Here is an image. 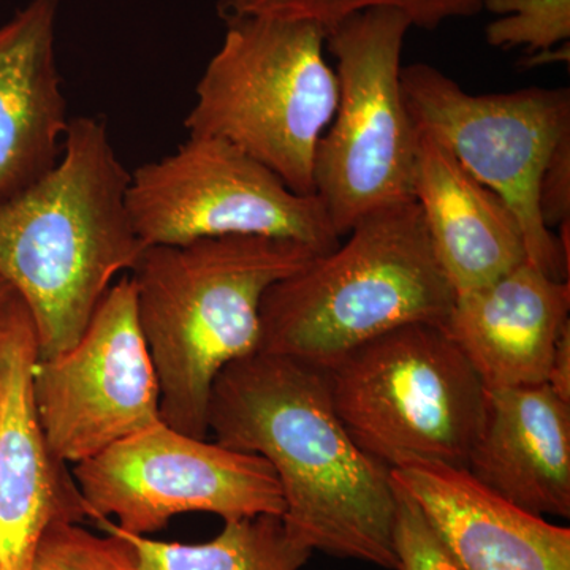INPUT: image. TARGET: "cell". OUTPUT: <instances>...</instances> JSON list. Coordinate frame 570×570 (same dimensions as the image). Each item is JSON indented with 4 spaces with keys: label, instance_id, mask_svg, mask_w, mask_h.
Listing matches in <instances>:
<instances>
[{
    "label": "cell",
    "instance_id": "obj_1",
    "mask_svg": "<svg viewBox=\"0 0 570 570\" xmlns=\"http://www.w3.org/2000/svg\"><path fill=\"white\" fill-rule=\"evenodd\" d=\"M268 461L288 530L314 551L397 570L390 469L356 445L325 373L291 356L255 352L214 381L208 433Z\"/></svg>",
    "mask_w": 570,
    "mask_h": 570
},
{
    "label": "cell",
    "instance_id": "obj_2",
    "mask_svg": "<svg viewBox=\"0 0 570 570\" xmlns=\"http://www.w3.org/2000/svg\"><path fill=\"white\" fill-rule=\"evenodd\" d=\"M130 178L107 124L81 116L55 168L0 204V279L31 313L39 360L80 340L146 249L127 208Z\"/></svg>",
    "mask_w": 570,
    "mask_h": 570
},
{
    "label": "cell",
    "instance_id": "obj_3",
    "mask_svg": "<svg viewBox=\"0 0 570 570\" xmlns=\"http://www.w3.org/2000/svg\"><path fill=\"white\" fill-rule=\"evenodd\" d=\"M316 255L299 243L266 236H219L142 250L130 277L159 379L164 423L206 439L214 381L261 347L266 292Z\"/></svg>",
    "mask_w": 570,
    "mask_h": 570
},
{
    "label": "cell",
    "instance_id": "obj_4",
    "mask_svg": "<svg viewBox=\"0 0 570 570\" xmlns=\"http://www.w3.org/2000/svg\"><path fill=\"white\" fill-rule=\"evenodd\" d=\"M346 236L266 292L258 351L324 370L397 326L445 325L456 292L414 198L367 213Z\"/></svg>",
    "mask_w": 570,
    "mask_h": 570
},
{
    "label": "cell",
    "instance_id": "obj_5",
    "mask_svg": "<svg viewBox=\"0 0 570 570\" xmlns=\"http://www.w3.org/2000/svg\"><path fill=\"white\" fill-rule=\"evenodd\" d=\"M219 51L195 88L184 119L189 137L227 141L279 176L288 189L316 195L318 141L337 107V77L316 22L227 18Z\"/></svg>",
    "mask_w": 570,
    "mask_h": 570
},
{
    "label": "cell",
    "instance_id": "obj_6",
    "mask_svg": "<svg viewBox=\"0 0 570 570\" xmlns=\"http://www.w3.org/2000/svg\"><path fill=\"white\" fill-rule=\"evenodd\" d=\"M322 371L341 422L371 459L468 468L485 387L442 326H397Z\"/></svg>",
    "mask_w": 570,
    "mask_h": 570
},
{
    "label": "cell",
    "instance_id": "obj_7",
    "mask_svg": "<svg viewBox=\"0 0 570 570\" xmlns=\"http://www.w3.org/2000/svg\"><path fill=\"white\" fill-rule=\"evenodd\" d=\"M411 28L401 11L371 9L326 32L340 94L318 141L314 187L341 238L367 213L414 198L419 129L401 82Z\"/></svg>",
    "mask_w": 570,
    "mask_h": 570
},
{
    "label": "cell",
    "instance_id": "obj_8",
    "mask_svg": "<svg viewBox=\"0 0 570 570\" xmlns=\"http://www.w3.org/2000/svg\"><path fill=\"white\" fill-rule=\"evenodd\" d=\"M401 82L417 129L441 142L515 214L528 262L553 279L569 281V258L539 212L540 176L570 135L569 89L534 86L472 96L425 62L403 67Z\"/></svg>",
    "mask_w": 570,
    "mask_h": 570
},
{
    "label": "cell",
    "instance_id": "obj_9",
    "mask_svg": "<svg viewBox=\"0 0 570 570\" xmlns=\"http://www.w3.org/2000/svg\"><path fill=\"white\" fill-rule=\"evenodd\" d=\"M127 208L145 247L219 236L288 239L322 255L341 243L317 195H299L265 165L216 138L189 137L141 165Z\"/></svg>",
    "mask_w": 570,
    "mask_h": 570
},
{
    "label": "cell",
    "instance_id": "obj_10",
    "mask_svg": "<svg viewBox=\"0 0 570 570\" xmlns=\"http://www.w3.org/2000/svg\"><path fill=\"white\" fill-rule=\"evenodd\" d=\"M89 520L116 519L135 535L163 531L181 513L224 521L284 515L279 480L268 461L167 423L138 431L71 468Z\"/></svg>",
    "mask_w": 570,
    "mask_h": 570
},
{
    "label": "cell",
    "instance_id": "obj_11",
    "mask_svg": "<svg viewBox=\"0 0 570 570\" xmlns=\"http://www.w3.org/2000/svg\"><path fill=\"white\" fill-rule=\"evenodd\" d=\"M32 395L52 455L73 466L163 420L132 277L111 285L73 346L37 360Z\"/></svg>",
    "mask_w": 570,
    "mask_h": 570
},
{
    "label": "cell",
    "instance_id": "obj_12",
    "mask_svg": "<svg viewBox=\"0 0 570 570\" xmlns=\"http://www.w3.org/2000/svg\"><path fill=\"white\" fill-rule=\"evenodd\" d=\"M37 360L36 325L13 294L0 313V570H32L52 523L89 520L69 464L52 455L37 417Z\"/></svg>",
    "mask_w": 570,
    "mask_h": 570
},
{
    "label": "cell",
    "instance_id": "obj_13",
    "mask_svg": "<svg viewBox=\"0 0 570 570\" xmlns=\"http://www.w3.org/2000/svg\"><path fill=\"white\" fill-rule=\"evenodd\" d=\"M464 570H570V530L520 509L466 469L414 461L390 469Z\"/></svg>",
    "mask_w": 570,
    "mask_h": 570
},
{
    "label": "cell",
    "instance_id": "obj_14",
    "mask_svg": "<svg viewBox=\"0 0 570 570\" xmlns=\"http://www.w3.org/2000/svg\"><path fill=\"white\" fill-rule=\"evenodd\" d=\"M570 281L530 262L474 291L456 294L442 328L485 389L547 384L554 346L570 324Z\"/></svg>",
    "mask_w": 570,
    "mask_h": 570
},
{
    "label": "cell",
    "instance_id": "obj_15",
    "mask_svg": "<svg viewBox=\"0 0 570 570\" xmlns=\"http://www.w3.org/2000/svg\"><path fill=\"white\" fill-rule=\"evenodd\" d=\"M56 21L58 0H31L0 24V204L61 159L70 119Z\"/></svg>",
    "mask_w": 570,
    "mask_h": 570
},
{
    "label": "cell",
    "instance_id": "obj_16",
    "mask_svg": "<svg viewBox=\"0 0 570 570\" xmlns=\"http://www.w3.org/2000/svg\"><path fill=\"white\" fill-rule=\"evenodd\" d=\"M466 471L535 515L570 517V403L547 384L485 389Z\"/></svg>",
    "mask_w": 570,
    "mask_h": 570
},
{
    "label": "cell",
    "instance_id": "obj_17",
    "mask_svg": "<svg viewBox=\"0 0 570 570\" xmlns=\"http://www.w3.org/2000/svg\"><path fill=\"white\" fill-rule=\"evenodd\" d=\"M412 194L456 294L493 283L528 261L519 219L509 205L420 129Z\"/></svg>",
    "mask_w": 570,
    "mask_h": 570
},
{
    "label": "cell",
    "instance_id": "obj_18",
    "mask_svg": "<svg viewBox=\"0 0 570 570\" xmlns=\"http://www.w3.org/2000/svg\"><path fill=\"white\" fill-rule=\"evenodd\" d=\"M111 527L132 543L141 570H299L314 553L283 515L272 513L224 521L223 531L204 543L135 535L112 521Z\"/></svg>",
    "mask_w": 570,
    "mask_h": 570
},
{
    "label": "cell",
    "instance_id": "obj_19",
    "mask_svg": "<svg viewBox=\"0 0 570 570\" xmlns=\"http://www.w3.org/2000/svg\"><path fill=\"white\" fill-rule=\"evenodd\" d=\"M483 0H224L225 18L268 17L316 22L325 32L341 21L371 9L406 14L412 28L436 29L450 20L482 11Z\"/></svg>",
    "mask_w": 570,
    "mask_h": 570
},
{
    "label": "cell",
    "instance_id": "obj_20",
    "mask_svg": "<svg viewBox=\"0 0 570 570\" xmlns=\"http://www.w3.org/2000/svg\"><path fill=\"white\" fill-rule=\"evenodd\" d=\"M94 523L102 535L81 523H52L37 547L32 570H141L132 543L111 527L110 520Z\"/></svg>",
    "mask_w": 570,
    "mask_h": 570
},
{
    "label": "cell",
    "instance_id": "obj_21",
    "mask_svg": "<svg viewBox=\"0 0 570 570\" xmlns=\"http://www.w3.org/2000/svg\"><path fill=\"white\" fill-rule=\"evenodd\" d=\"M482 10L499 17L485 29L494 48L539 55L570 39V0H483Z\"/></svg>",
    "mask_w": 570,
    "mask_h": 570
},
{
    "label": "cell",
    "instance_id": "obj_22",
    "mask_svg": "<svg viewBox=\"0 0 570 570\" xmlns=\"http://www.w3.org/2000/svg\"><path fill=\"white\" fill-rule=\"evenodd\" d=\"M393 487L396 498L393 551L397 570H464L414 498L395 482Z\"/></svg>",
    "mask_w": 570,
    "mask_h": 570
},
{
    "label": "cell",
    "instance_id": "obj_23",
    "mask_svg": "<svg viewBox=\"0 0 570 570\" xmlns=\"http://www.w3.org/2000/svg\"><path fill=\"white\" fill-rule=\"evenodd\" d=\"M539 212L550 230L570 219V135L551 153L540 176Z\"/></svg>",
    "mask_w": 570,
    "mask_h": 570
},
{
    "label": "cell",
    "instance_id": "obj_24",
    "mask_svg": "<svg viewBox=\"0 0 570 570\" xmlns=\"http://www.w3.org/2000/svg\"><path fill=\"white\" fill-rule=\"evenodd\" d=\"M547 385L561 400L570 403V324L564 326L557 346H554L553 358H551Z\"/></svg>",
    "mask_w": 570,
    "mask_h": 570
},
{
    "label": "cell",
    "instance_id": "obj_25",
    "mask_svg": "<svg viewBox=\"0 0 570 570\" xmlns=\"http://www.w3.org/2000/svg\"><path fill=\"white\" fill-rule=\"evenodd\" d=\"M14 292L11 291V287L9 284L3 283L2 279H0V313H2L3 307L7 306V303L10 302L11 296H13Z\"/></svg>",
    "mask_w": 570,
    "mask_h": 570
}]
</instances>
